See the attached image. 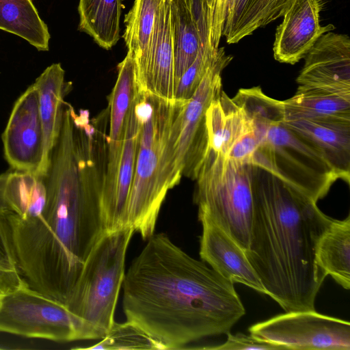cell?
I'll list each match as a JSON object with an SVG mask.
<instances>
[{"label": "cell", "mask_w": 350, "mask_h": 350, "mask_svg": "<svg viewBox=\"0 0 350 350\" xmlns=\"http://www.w3.org/2000/svg\"><path fill=\"white\" fill-rule=\"evenodd\" d=\"M108 138L63 115L44 180L42 216L7 227L17 267L29 286L64 305L83 265L107 232L102 208Z\"/></svg>", "instance_id": "6da1fadb"}, {"label": "cell", "mask_w": 350, "mask_h": 350, "mask_svg": "<svg viewBox=\"0 0 350 350\" xmlns=\"http://www.w3.org/2000/svg\"><path fill=\"white\" fill-rule=\"evenodd\" d=\"M129 321L165 349H181L204 338L227 334L245 314L234 283L153 234L133 260L123 284Z\"/></svg>", "instance_id": "7a4b0ae2"}, {"label": "cell", "mask_w": 350, "mask_h": 350, "mask_svg": "<svg viewBox=\"0 0 350 350\" xmlns=\"http://www.w3.org/2000/svg\"><path fill=\"white\" fill-rule=\"evenodd\" d=\"M253 214L246 257L267 295L286 312L314 310L327 275L317 243L332 218L317 202L250 164Z\"/></svg>", "instance_id": "3957f363"}, {"label": "cell", "mask_w": 350, "mask_h": 350, "mask_svg": "<svg viewBox=\"0 0 350 350\" xmlns=\"http://www.w3.org/2000/svg\"><path fill=\"white\" fill-rule=\"evenodd\" d=\"M135 98L141 127L126 221L146 240L154 232L167 191L180 182L174 171L170 137L174 118L185 102L165 100L139 87Z\"/></svg>", "instance_id": "277c9868"}, {"label": "cell", "mask_w": 350, "mask_h": 350, "mask_svg": "<svg viewBox=\"0 0 350 350\" xmlns=\"http://www.w3.org/2000/svg\"><path fill=\"white\" fill-rule=\"evenodd\" d=\"M250 164L241 165L208 148L195 180L198 217H206L245 251L253 214Z\"/></svg>", "instance_id": "5b68a950"}, {"label": "cell", "mask_w": 350, "mask_h": 350, "mask_svg": "<svg viewBox=\"0 0 350 350\" xmlns=\"http://www.w3.org/2000/svg\"><path fill=\"white\" fill-rule=\"evenodd\" d=\"M135 231L129 226L106 232L88 256L66 306L103 337L113 317L125 273V258Z\"/></svg>", "instance_id": "8992f818"}, {"label": "cell", "mask_w": 350, "mask_h": 350, "mask_svg": "<svg viewBox=\"0 0 350 350\" xmlns=\"http://www.w3.org/2000/svg\"><path fill=\"white\" fill-rule=\"evenodd\" d=\"M282 122L254 126L260 142L250 164L317 202L338 178L322 154Z\"/></svg>", "instance_id": "52a82bcc"}, {"label": "cell", "mask_w": 350, "mask_h": 350, "mask_svg": "<svg viewBox=\"0 0 350 350\" xmlns=\"http://www.w3.org/2000/svg\"><path fill=\"white\" fill-rule=\"evenodd\" d=\"M0 332L55 342L100 339L93 326L25 280L0 291Z\"/></svg>", "instance_id": "ba28073f"}, {"label": "cell", "mask_w": 350, "mask_h": 350, "mask_svg": "<svg viewBox=\"0 0 350 350\" xmlns=\"http://www.w3.org/2000/svg\"><path fill=\"white\" fill-rule=\"evenodd\" d=\"M232 56L220 47L219 55L208 68L191 98L184 103L176 115L170 133L173 167L180 180L183 175L195 180L208 149L206 112L221 93V72Z\"/></svg>", "instance_id": "9c48e42d"}, {"label": "cell", "mask_w": 350, "mask_h": 350, "mask_svg": "<svg viewBox=\"0 0 350 350\" xmlns=\"http://www.w3.org/2000/svg\"><path fill=\"white\" fill-rule=\"evenodd\" d=\"M248 331L283 349H350L349 322L315 310L285 312L257 323Z\"/></svg>", "instance_id": "30bf717a"}, {"label": "cell", "mask_w": 350, "mask_h": 350, "mask_svg": "<svg viewBox=\"0 0 350 350\" xmlns=\"http://www.w3.org/2000/svg\"><path fill=\"white\" fill-rule=\"evenodd\" d=\"M1 139L11 169L44 176V133L33 83L14 103Z\"/></svg>", "instance_id": "8fae6325"}, {"label": "cell", "mask_w": 350, "mask_h": 350, "mask_svg": "<svg viewBox=\"0 0 350 350\" xmlns=\"http://www.w3.org/2000/svg\"><path fill=\"white\" fill-rule=\"evenodd\" d=\"M296 82L299 86L350 95V39L328 31L321 36L304 58Z\"/></svg>", "instance_id": "7c38bea8"}, {"label": "cell", "mask_w": 350, "mask_h": 350, "mask_svg": "<svg viewBox=\"0 0 350 350\" xmlns=\"http://www.w3.org/2000/svg\"><path fill=\"white\" fill-rule=\"evenodd\" d=\"M135 69L136 81L141 90L176 102L170 0L163 1L147 51L135 62Z\"/></svg>", "instance_id": "4fadbf2b"}, {"label": "cell", "mask_w": 350, "mask_h": 350, "mask_svg": "<svg viewBox=\"0 0 350 350\" xmlns=\"http://www.w3.org/2000/svg\"><path fill=\"white\" fill-rule=\"evenodd\" d=\"M322 7V0H293L275 31L273 52L276 61L297 63L321 36L335 29L332 24L320 25Z\"/></svg>", "instance_id": "5bb4252c"}, {"label": "cell", "mask_w": 350, "mask_h": 350, "mask_svg": "<svg viewBox=\"0 0 350 350\" xmlns=\"http://www.w3.org/2000/svg\"><path fill=\"white\" fill-rule=\"evenodd\" d=\"M170 25L177 89L180 77L198 54L211 45L206 1L170 0Z\"/></svg>", "instance_id": "9a60e30c"}, {"label": "cell", "mask_w": 350, "mask_h": 350, "mask_svg": "<svg viewBox=\"0 0 350 350\" xmlns=\"http://www.w3.org/2000/svg\"><path fill=\"white\" fill-rule=\"evenodd\" d=\"M202 226L200 256L211 268L232 283H240L267 295L245 251L215 221L198 217Z\"/></svg>", "instance_id": "2e32d148"}, {"label": "cell", "mask_w": 350, "mask_h": 350, "mask_svg": "<svg viewBox=\"0 0 350 350\" xmlns=\"http://www.w3.org/2000/svg\"><path fill=\"white\" fill-rule=\"evenodd\" d=\"M140 127L141 120L137 111L135 96L126 119L116 174L111 185L103 191L102 208L107 232L127 226L126 207L133 179Z\"/></svg>", "instance_id": "e0dca14e"}, {"label": "cell", "mask_w": 350, "mask_h": 350, "mask_svg": "<svg viewBox=\"0 0 350 350\" xmlns=\"http://www.w3.org/2000/svg\"><path fill=\"white\" fill-rule=\"evenodd\" d=\"M319 151L338 179L350 180V118L296 120L282 122Z\"/></svg>", "instance_id": "ac0fdd59"}, {"label": "cell", "mask_w": 350, "mask_h": 350, "mask_svg": "<svg viewBox=\"0 0 350 350\" xmlns=\"http://www.w3.org/2000/svg\"><path fill=\"white\" fill-rule=\"evenodd\" d=\"M46 202L44 176L12 169L0 174V213L6 228L37 220Z\"/></svg>", "instance_id": "d6986e66"}, {"label": "cell", "mask_w": 350, "mask_h": 350, "mask_svg": "<svg viewBox=\"0 0 350 350\" xmlns=\"http://www.w3.org/2000/svg\"><path fill=\"white\" fill-rule=\"evenodd\" d=\"M118 75L116 84L108 96L109 130L108 152L105 183L113 182L121 157L124 126L128 112L134 100L137 83L135 62L127 52L118 64Z\"/></svg>", "instance_id": "ffe728a7"}, {"label": "cell", "mask_w": 350, "mask_h": 350, "mask_svg": "<svg viewBox=\"0 0 350 350\" xmlns=\"http://www.w3.org/2000/svg\"><path fill=\"white\" fill-rule=\"evenodd\" d=\"M33 85L38 92L44 133L43 171L45 176L61 129L64 98L71 90L72 83L65 81L64 70L59 63H55L40 74Z\"/></svg>", "instance_id": "44dd1931"}, {"label": "cell", "mask_w": 350, "mask_h": 350, "mask_svg": "<svg viewBox=\"0 0 350 350\" xmlns=\"http://www.w3.org/2000/svg\"><path fill=\"white\" fill-rule=\"evenodd\" d=\"M208 148L224 157L234 144L254 129L244 111L223 91L206 112Z\"/></svg>", "instance_id": "7402d4cb"}, {"label": "cell", "mask_w": 350, "mask_h": 350, "mask_svg": "<svg viewBox=\"0 0 350 350\" xmlns=\"http://www.w3.org/2000/svg\"><path fill=\"white\" fill-rule=\"evenodd\" d=\"M317 265L344 288H350V215L332 219L316 247Z\"/></svg>", "instance_id": "603a6c76"}, {"label": "cell", "mask_w": 350, "mask_h": 350, "mask_svg": "<svg viewBox=\"0 0 350 350\" xmlns=\"http://www.w3.org/2000/svg\"><path fill=\"white\" fill-rule=\"evenodd\" d=\"M293 0H234L222 36L228 44L238 43L254 31L282 17Z\"/></svg>", "instance_id": "cb8c5ba5"}, {"label": "cell", "mask_w": 350, "mask_h": 350, "mask_svg": "<svg viewBox=\"0 0 350 350\" xmlns=\"http://www.w3.org/2000/svg\"><path fill=\"white\" fill-rule=\"evenodd\" d=\"M284 122L296 120L350 118V95L298 86L294 96L282 100Z\"/></svg>", "instance_id": "d4e9b609"}, {"label": "cell", "mask_w": 350, "mask_h": 350, "mask_svg": "<svg viewBox=\"0 0 350 350\" xmlns=\"http://www.w3.org/2000/svg\"><path fill=\"white\" fill-rule=\"evenodd\" d=\"M0 29L19 36L38 51L49 50L48 27L32 0H0Z\"/></svg>", "instance_id": "484cf974"}, {"label": "cell", "mask_w": 350, "mask_h": 350, "mask_svg": "<svg viewBox=\"0 0 350 350\" xmlns=\"http://www.w3.org/2000/svg\"><path fill=\"white\" fill-rule=\"evenodd\" d=\"M121 0H79L78 29L109 50L120 38Z\"/></svg>", "instance_id": "4316f807"}, {"label": "cell", "mask_w": 350, "mask_h": 350, "mask_svg": "<svg viewBox=\"0 0 350 350\" xmlns=\"http://www.w3.org/2000/svg\"><path fill=\"white\" fill-rule=\"evenodd\" d=\"M163 0H135L125 15L123 38L127 52L135 62L146 54L153 33L156 19Z\"/></svg>", "instance_id": "83f0119b"}, {"label": "cell", "mask_w": 350, "mask_h": 350, "mask_svg": "<svg viewBox=\"0 0 350 350\" xmlns=\"http://www.w3.org/2000/svg\"><path fill=\"white\" fill-rule=\"evenodd\" d=\"M232 99L244 111L253 126L284 122L282 100L268 96L260 86L241 88Z\"/></svg>", "instance_id": "f1b7e54d"}, {"label": "cell", "mask_w": 350, "mask_h": 350, "mask_svg": "<svg viewBox=\"0 0 350 350\" xmlns=\"http://www.w3.org/2000/svg\"><path fill=\"white\" fill-rule=\"evenodd\" d=\"M77 349L88 350L165 349L160 342L129 321L121 323L114 321L99 342L91 346Z\"/></svg>", "instance_id": "f546056e"}, {"label": "cell", "mask_w": 350, "mask_h": 350, "mask_svg": "<svg viewBox=\"0 0 350 350\" xmlns=\"http://www.w3.org/2000/svg\"><path fill=\"white\" fill-rule=\"evenodd\" d=\"M220 47L215 49L209 45L198 54L179 80L175 101L187 102L191 98L207 70L217 59Z\"/></svg>", "instance_id": "4dcf8cb0"}, {"label": "cell", "mask_w": 350, "mask_h": 350, "mask_svg": "<svg viewBox=\"0 0 350 350\" xmlns=\"http://www.w3.org/2000/svg\"><path fill=\"white\" fill-rule=\"evenodd\" d=\"M210 18L211 45L218 49L224 25L232 12L234 0H206Z\"/></svg>", "instance_id": "1f68e13d"}, {"label": "cell", "mask_w": 350, "mask_h": 350, "mask_svg": "<svg viewBox=\"0 0 350 350\" xmlns=\"http://www.w3.org/2000/svg\"><path fill=\"white\" fill-rule=\"evenodd\" d=\"M225 342L217 346L206 347L201 349L215 350H279L283 349L281 347L260 340L252 335H247L243 333L227 334Z\"/></svg>", "instance_id": "d6a6232c"}, {"label": "cell", "mask_w": 350, "mask_h": 350, "mask_svg": "<svg viewBox=\"0 0 350 350\" xmlns=\"http://www.w3.org/2000/svg\"><path fill=\"white\" fill-rule=\"evenodd\" d=\"M259 142V137L253 129L234 144L226 157L239 164H250Z\"/></svg>", "instance_id": "836d02e7"}, {"label": "cell", "mask_w": 350, "mask_h": 350, "mask_svg": "<svg viewBox=\"0 0 350 350\" xmlns=\"http://www.w3.org/2000/svg\"><path fill=\"white\" fill-rule=\"evenodd\" d=\"M0 263L18 269L14 250L3 216L0 213ZM19 271V270H18ZM20 272V271H19Z\"/></svg>", "instance_id": "e575fe53"}, {"label": "cell", "mask_w": 350, "mask_h": 350, "mask_svg": "<svg viewBox=\"0 0 350 350\" xmlns=\"http://www.w3.org/2000/svg\"><path fill=\"white\" fill-rule=\"evenodd\" d=\"M24 280L18 269L0 263V291L13 288Z\"/></svg>", "instance_id": "d590c367"}]
</instances>
